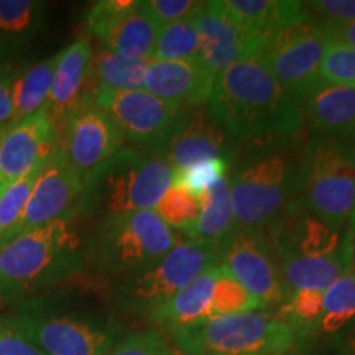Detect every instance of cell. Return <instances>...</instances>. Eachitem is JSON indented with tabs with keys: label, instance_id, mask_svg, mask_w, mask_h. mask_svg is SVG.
<instances>
[{
	"label": "cell",
	"instance_id": "6da1fadb",
	"mask_svg": "<svg viewBox=\"0 0 355 355\" xmlns=\"http://www.w3.org/2000/svg\"><path fill=\"white\" fill-rule=\"evenodd\" d=\"M206 112L242 144L293 139L304 125L301 102L254 56L217 74Z\"/></svg>",
	"mask_w": 355,
	"mask_h": 355
},
{
	"label": "cell",
	"instance_id": "7a4b0ae2",
	"mask_svg": "<svg viewBox=\"0 0 355 355\" xmlns=\"http://www.w3.org/2000/svg\"><path fill=\"white\" fill-rule=\"evenodd\" d=\"M245 145L229 171L234 229L268 230L300 202L308 140L298 135Z\"/></svg>",
	"mask_w": 355,
	"mask_h": 355
},
{
	"label": "cell",
	"instance_id": "3957f363",
	"mask_svg": "<svg viewBox=\"0 0 355 355\" xmlns=\"http://www.w3.org/2000/svg\"><path fill=\"white\" fill-rule=\"evenodd\" d=\"M73 217L53 220L0 245V304L83 272L86 257Z\"/></svg>",
	"mask_w": 355,
	"mask_h": 355
},
{
	"label": "cell",
	"instance_id": "277c9868",
	"mask_svg": "<svg viewBox=\"0 0 355 355\" xmlns=\"http://www.w3.org/2000/svg\"><path fill=\"white\" fill-rule=\"evenodd\" d=\"M175 170L162 153L122 146L84 181L74 216L104 217L153 211L173 186Z\"/></svg>",
	"mask_w": 355,
	"mask_h": 355
},
{
	"label": "cell",
	"instance_id": "5b68a950",
	"mask_svg": "<svg viewBox=\"0 0 355 355\" xmlns=\"http://www.w3.org/2000/svg\"><path fill=\"white\" fill-rule=\"evenodd\" d=\"M170 334L188 355H296L311 336L266 311L211 318Z\"/></svg>",
	"mask_w": 355,
	"mask_h": 355
},
{
	"label": "cell",
	"instance_id": "8992f818",
	"mask_svg": "<svg viewBox=\"0 0 355 355\" xmlns=\"http://www.w3.org/2000/svg\"><path fill=\"white\" fill-rule=\"evenodd\" d=\"M183 239L155 214L137 211L104 217L84 247L86 265L97 273L122 277L140 272Z\"/></svg>",
	"mask_w": 355,
	"mask_h": 355
},
{
	"label": "cell",
	"instance_id": "52a82bcc",
	"mask_svg": "<svg viewBox=\"0 0 355 355\" xmlns=\"http://www.w3.org/2000/svg\"><path fill=\"white\" fill-rule=\"evenodd\" d=\"M306 180L300 204L331 229L347 225L355 199V141L308 139Z\"/></svg>",
	"mask_w": 355,
	"mask_h": 355
},
{
	"label": "cell",
	"instance_id": "ba28073f",
	"mask_svg": "<svg viewBox=\"0 0 355 355\" xmlns=\"http://www.w3.org/2000/svg\"><path fill=\"white\" fill-rule=\"evenodd\" d=\"M214 263L217 243L181 241L152 265L122 278L115 301L125 311L148 314Z\"/></svg>",
	"mask_w": 355,
	"mask_h": 355
},
{
	"label": "cell",
	"instance_id": "9c48e42d",
	"mask_svg": "<svg viewBox=\"0 0 355 355\" xmlns=\"http://www.w3.org/2000/svg\"><path fill=\"white\" fill-rule=\"evenodd\" d=\"M13 322L44 355H109L121 339V326L109 319L26 304Z\"/></svg>",
	"mask_w": 355,
	"mask_h": 355
},
{
	"label": "cell",
	"instance_id": "30bf717a",
	"mask_svg": "<svg viewBox=\"0 0 355 355\" xmlns=\"http://www.w3.org/2000/svg\"><path fill=\"white\" fill-rule=\"evenodd\" d=\"M326 35L313 13L275 33L259 53L270 74L300 102L321 83Z\"/></svg>",
	"mask_w": 355,
	"mask_h": 355
},
{
	"label": "cell",
	"instance_id": "8fae6325",
	"mask_svg": "<svg viewBox=\"0 0 355 355\" xmlns=\"http://www.w3.org/2000/svg\"><path fill=\"white\" fill-rule=\"evenodd\" d=\"M217 263L255 296L263 309L286 301L288 290L279 273L277 252L265 230H230L217 243Z\"/></svg>",
	"mask_w": 355,
	"mask_h": 355
},
{
	"label": "cell",
	"instance_id": "7c38bea8",
	"mask_svg": "<svg viewBox=\"0 0 355 355\" xmlns=\"http://www.w3.org/2000/svg\"><path fill=\"white\" fill-rule=\"evenodd\" d=\"M92 99L97 107L114 119L123 140L150 150H158L165 144L188 112V109L158 99L145 89H97L92 92Z\"/></svg>",
	"mask_w": 355,
	"mask_h": 355
},
{
	"label": "cell",
	"instance_id": "4fadbf2b",
	"mask_svg": "<svg viewBox=\"0 0 355 355\" xmlns=\"http://www.w3.org/2000/svg\"><path fill=\"white\" fill-rule=\"evenodd\" d=\"M58 145L84 181L123 146V135L110 115L86 96L58 127Z\"/></svg>",
	"mask_w": 355,
	"mask_h": 355
},
{
	"label": "cell",
	"instance_id": "5bb4252c",
	"mask_svg": "<svg viewBox=\"0 0 355 355\" xmlns=\"http://www.w3.org/2000/svg\"><path fill=\"white\" fill-rule=\"evenodd\" d=\"M84 188L81 175L69 165L58 145L51 158L35 181L24 214L15 227L0 241V245L30 230L43 227L53 220L74 216V207Z\"/></svg>",
	"mask_w": 355,
	"mask_h": 355
},
{
	"label": "cell",
	"instance_id": "9a60e30c",
	"mask_svg": "<svg viewBox=\"0 0 355 355\" xmlns=\"http://www.w3.org/2000/svg\"><path fill=\"white\" fill-rule=\"evenodd\" d=\"M58 146V127L46 112L0 132V194L43 166Z\"/></svg>",
	"mask_w": 355,
	"mask_h": 355
},
{
	"label": "cell",
	"instance_id": "2e32d148",
	"mask_svg": "<svg viewBox=\"0 0 355 355\" xmlns=\"http://www.w3.org/2000/svg\"><path fill=\"white\" fill-rule=\"evenodd\" d=\"M175 171L204 159H225L230 165L237 157L235 140L206 110H189L170 139L157 150Z\"/></svg>",
	"mask_w": 355,
	"mask_h": 355
},
{
	"label": "cell",
	"instance_id": "e0dca14e",
	"mask_svg": "<svg viewBox=\"0 0 355 355\" xmlns=\"http://www.w3.org/2000/svg\"><path fill=\"white\" fill-rule=\"evenodd\" d=\"M216 76L201 61L150 60L144 89L183 109L207 105Z\"/></svg>",
	"mask_w": 355,
	"mask_h": 355
},
{
	"label": "cell",
	"instance_id": "ac0fdd59",
	"mask_svg": "<svg viewBox=\"0 0 355 355\" xmlns=\"http://www.w3.org/2000/svg\"><path fill=\"white\" fill-rule=\"evenodd\" d=\"M199 38L201 61L214 76L242 58H257L254 44L222 10L219 2H206L193 19Z\"/></svg>",
	"mask_w": 355,
	"mask_h": 355
},
{
	"label": "cell",
	"instance_id": "d6986e66",
	"mask_svg": "<svg viewBox=\"0 0 355 355\" xmlns=\"http://www.w3.org/2000/svg\"><path fill=\"white\" fill-rule=\"evenodd\" d=\"M92 63V48L86 38H78L58 53V63L53 76L46 112L56 127L78 107L86 96H92L89 86Z\"/></svg>",
	"mask_w": 355,
	"mask_h": 355
},
{
	"label": "cell",
	"instance_id": "ffe728a7",
	"mask_svg": "<svg viewBox=\"0 0 355 355\" xmlns=\"http://www.w3.org/2000/svg\"><path fill=\"white\" fill-rule=\"evenodd\" d=\"M222 10L254 44L257 56L261 46L306 13V2L296 0H217Z\"/></svg>",
	"mask_w": 355,
	"mask_h": 355
},
{
	"label": "cell",
	"instance_id": "44dd1931",
	"mask_svg": "<svg viewBox=\"0 0 355 355\" xmlns=\"http://www.w3.org/2000/svg\"><path fill=\"white\" fill-rule=\"evenodd\" d=\"M279 273L288 295L298 290H314L324 293L339 278L355 270V252L349 234L332 254L322 257L279 255Z\"/></svg>",
	"mask_w": 355,
	"mask_h": 355
},
{
	"label": "cell",
	"instance_id": "7402d4cb",
	"mask_svg": "<svg viewBox=\"0 0 355 355\" xmlns=\"http://www.w3.org/2000/svg\"><path fill=\"white\" fill-rule=\"evenodd\" d=\"M304 119L316 135L355 141V89L319 83L301 101Z\"/></svg>",
	"mask_w": 355,
	"mask_h": 355
},
{
	"label": "cell",
	"instance_id": "603a6c76",
	"mask_svg": "<svg viewBox=\"0 0 355 355\" xmlns=\"http://www.w3.org/2000/svg\"><path fill=\"white\" fill-rule=\"evenodd\" d=\"M217 273H219V263L211 265L189 285L175 293L165 304L150 311L146 316L158 326L166 327L168 331L193 326L214 318L212 301H214Z\"/></svg>",
	"mask_w": 355,
	"mask_h": 355
},
{
	"label": "cell",
	"instance_id": "cb8c5ba5",
	"mask_svg": "<svg viewBox=\"0 0 355 355\" xmlns=\"http://www.w3.org/2000/svg\"><path fill=\"white\" fill-rule=\"evenodd\" d=\"M159 26L152 17L140 7L125 15L89 30L115 55L135 61H150L153 58L155 42Z\"/></svg>",
	"mask_w": 355,
	"mask_h": 355
},
{
	"label": "cell",
	"instance_id": "d4e9b609",
	"mask_svg": "<svg viewBox=\"0 0 355 355\" xmlns=\"http://www.w3.org/2000/svg\"><path fill=\"white\" fill-rule=\"evenodd\" d=\"M46 6L37 0H0V61H12L43 25Z\"/></svg>",
	"mask_w": 355,
	"mask_h": 355
},
{
	"label": "cell",
	"instance_id": "484cf974",
	"mask_svg": "<svg viewBox=\"0 0 355 355\" xmlns=\"http://www.w3.org/2000/svg\"><path fill=\"white\" fill-rule=\"evenodd\" d=\"M56 63L58 53L38 63L25 66L24 69H17L12 83V125L46 110Z\"/></svg>",
	"mask_w": 355,
	"mask_h": 355
},
{
	"label": "cell",
	"instance_id": "4316f807",
	"mask_svg": "<svg viewBox=\"0 0 355 355\" xmlns=\"http://www.w3.org/2000/svg\"><path fill=\"white\" fill-rule=\"evenodd\" d=\"M201 211L199 217L188 234L191 241L219 243L234 229V211L230 199L229 176L211 186L199 196Z\"/></svg>",
	"mask_w": 355,
	"mask_h": 355
},
{
	"label": "cell",
	"instance_id": "83f0119b",
	"mask_svg": "<svg viewBox=\"0 0 355 355\" xmlns=\"http://www.w3.org/2000/svg\"><path fill=\"white\" fill-rule=\"evenodd\" d=\"M148 63L150 61L127 60L101 46L96 55L92 53L91 76H89L91 92L97 89H110V91L144 89Z\"/></svg>",
	"mask_w": 355,
	"mask_h": 355
},
{
	"label": "cell",
	"instance_id": "f1b7e54d",
	"mask_svg": "<svg viewBox=\"0 0 355 355\" xmlns=\"http://www.w3.org/2000/svg\"><path fill=\"white\" fill-rule=\"evenodd\" d=\"M355 321V270L322 293V309L316 332L334 337Z\"/></svg>",
	"mask_w": 355,
	"mask_h": 355
},
{
	"label": "cell",
	"instance_id": "f546056e",
	"mask_svg": "<svg viewBox=\"0 0 355 355\" xmlns=\"http://www.w3.org/2000/svg\"><path fill=\"white\" fill-rule=\"evenodd\" d=\"M152 60L201 61L199 38L193 20L173 21L159 26Z\"/></svg>",
	"mask_w": 355,
	"mask_h": 355
},
{
	"label": "cell",
	"instance_id": "4dcf8cb0",
	"mask_svg": "<svg viewBox=\"0 0 355 355\" xmlns=\"http://www.w3.org/2000/svg\"><path fill=\"white\" fill-rule=\"evenodd\" d=\"M153 211L168 227L188 235L199 217L201 201L186 189L173 184L165 196L159 199Z\"/></svg>",
	"mask_w": 355,
	"mask_h": 355
},
{
	"label": "cell",
	"instance_id": "1f68e13d",
	"mask_svg": "<svg viewBox=\"0 0 355 355\" xmlns=\"http://www.w3.org/2000/svg\"><path fill=\"white\" fill-rule=\"evenodd\" d=\"M261 308L260 301L252 296L241 283L219 263L214 286V301H212V316H230V314L250 313Z\"/></svg>",
	"mask_w": 355,
	"mask_h": 355
},
{
	"label": "cell",
	"instance_id": "d6a6232c",
	"mask_svg": "<svg viewBox=\"0 0 355 355\" xmlns=\"http://www.w3.org/2000/svg\"><path fill=\"white\" fill-rule=\"evenodd\" d=\"M230 166L232 165L225 159H204V162L194 163V165L184 168V170L175 171L173 184L180 186V188L188 191L189 194L199 198L211 186L229 176Z\"/></svg>",
	"mask_w": 355,
	"mask_h": 355
},
{
	"label": "cell",
	"instance_id": "836d02e7",
	"mask_svg": "<svg viewBox=\"0 0 355 355\" xmlns=\"http://www.w3.org/2000/svg\"><path fill=\"white\" fill-rule=\"evenodd\" d=\"M321 83L355 89V50L347 44L326 38L321 64Z\"/></svg>",
	"mask_w": 355,
	"mask_h": 355
},
{
	"label": "cell",
	"instance_id": "e575fe53",
	"mask_svg": "<svg viewBox=\"0 0 355 355\" xmlns=\"http://www.w3.org/2000/svg\"><path fill=\"white\" fill-rule=\"evenodd\" d=\"M322 309V293L314 290H298L288 295L282 304V316L304 332H316L318 319Z\"/></svg>",
	"mask_w": 355,
	"mask_h": 355
},
{
	"label": "cell",
	"instance_id": "d590c367",
	"mask_svg": "<svg viewBox=\"0 0 355 355\" xmlns=\"http://www.w3.org/2000/svg\"><path fill=\"white\" fill-rule=\"evenodd\" d=\"M204 3L198 0H141V8L162 26L173 21L193 20Z\"/></svg>",
	"mask_w": 355,
	"mask_h": 355
},
{
	"label": "cell",
	"instance_id": "8d00e7d4",
	"mask_svg": "<svg viewBox=\"0 0 355 355\" xmlns=\"http://www.w3.org/2000/svg\"><path fill=\"white\" fill-rule=\"evenodd\" d=\"M109 355H173L168 340L157 329L137 331L110 350Z\"/></svg>",
	"mask_w": 355,
	"mask_h": 355
},
{
	"label": "cell",
	"instance_id": "74e56055",
	"mask_svg": "<svg viewBox=\"0 0 355 355\" xmlns=\"http://www.w3.org/2000/svg\"><path fill=\"white\" fill-rule=\"evenodd\" d=\"M0 355H44L20 327L12 316H0Z\"/></svg>",
	"mask_w": 355,
	"mask_h": 355
},
{
	"label": "cell",
	"instance_id": "f35d334b",
	"mask_svg": "<svg viewBox=\"0 0 355 355\" xmlns=\"http://www.w3.org/2000/svg\"><path fill=\"white\" fill-rule=\"evenodd\" d=\"M139 7L140 0H102V2H96L89 8L84 24H86L87 30H92L96 26L117 19V17L137 10Z\"/></svg>",
	"mask_w": 355,
	"mask_h": 355
},
{
	"label": "cell",
	"instance_id": "ab89813d",
	"mask_svg": "<svg viewBox=\"0 0 355 355\" xmlns=\"http://www.w3.org/2000/svg\"><path fill=\"white\" fill-rule=\"evenodd\" d=\"M306 7L314 17L321 20L347 24L355 21V0H313Z\"/></svg>",
	"mask_w": 355,
	"mask_h": 355
},
{
	"label": "cell",
	"instance_id": "60d3db41",
	"mask_svg": "<svg viewBox=\"0 0 355 355\" xmlns=\"http://www.w3.org/2000/svg\"><path fill=\"white\" fill-rule=\"evenodd\" d=\"M15 73L17 68L12 61H0V132L12 125V83Z\"/></svg>",
	"mask_w": 355,
	"mask_h": 355
},
{
	"label": "cell",
	"instance_id": "b9f144b4",
	"mask_svg": "<svg viewBox=\"0 0 355 355\" xmlns=\"http://www.w3.org/2000/svg\"><path fill=\"white\" fill-rule=\"evenodd\" d=\"M318 21L321 25V30L326 35V38L347 44V46L355 50V21L339 24V21H329L321 19H318Z\"/></svg>",
	"mask_w": 355,
	"mask_h": 355
},
{
	"label": "cell",
	"instance_id": "7bdbcfd3",
	"mask_svg": "<svg viewBox=\"0 0 355 355\" xmlns=\"http://www.w3.org/2000/svg\"><path fill=\"white\" fill-rule=\"evenodd\" d=\"M332 343H334L337 352L343 355H355V321L349 324L339 334H336Z\"/></svg>",
	"mask_w": 355,
	"mask_h": 355
},
{
	"label": "cell",
	"instance_id": "ee69618b",
	"mask_svg": "<svg viewBox=\"0 0 355 355\" xmlns=\"http://www.w3.org/2000/svg\"><path fill=\"white\" fill-rule=\"evenodd\" d=\"M349 229H347V234L350 237V241H352V245H354V252H355V199H354V206H352V212H350V217H349Z\"/></svg>",
	"mask_w": 355,
	"mask_h": 355
}]
</instances>
